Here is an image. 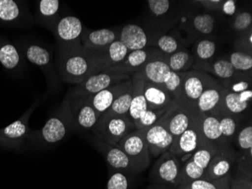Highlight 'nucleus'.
Listing matches in <instances>:
<instances>
[{"label":"nucleus","mask_w":252,"mask_h":189,"mask_svg":"<svg viewBox=\"0 0 252 189\" xmlns=\"http://www.w3.org/2000/svg\"><path fill=\"white\" fill-rule=\"evenodd\" d=\"M136 129L128 115H117L107 112L100 115L94 132L100 140L116 146L125 136Z\"/></svg>","instance_id":"f03ea898"},{"label":"nucleus","mask_w":252,"mask_h":189,"mask_svg":"<svg viewBox=\"0 0 252 189\" xmlns=\"http://www.w3.org/2000/svg\"><path fill=\"white\" fill-rule=\"evenodd\" d=\"M190 114L186 109H183L175 102L158 122L176 139L189 128Z\"/></svg>","instance_id":"4468645a"},{"label":"nucleus","mask_w":252,"mask_h":189,"mask_svg":"<svg viewBox=\"0 0 252 189\" xmlns=\"http://www.w3.org/2000/svg\"><path fill=\"white\" fill-rule=\"evenodd\" d=\"M230 62L236 72L240 73L251 72L252 68V56L246 52H235L230 57Z\"/></svg>","instance_id":"c9c22d12"},{"label":"nucleus","mask_w":252,"mask_h":189,"mask_svg":"<svg viewBox=\"0 0 252 189\" xmlns=\"http://www.w3.org/2000/svg\"><path fill=\"white\" fill-rule=\"evenodd\" d=\"M131 78V75L118 72H102L95 74L76 85L69 92L70 99L93 96L110 86Z\"/></svg>","instance_id":"39448f33"},{"label":"nucleus","mask_w":252,"mask_h":189,"mask_svg":"<svg viewBox=\"0 0 252 189\" xmlns=\"http://www.w3.org/2000/svg\"><path fill=\"white\" fill-rule=\"evenodd\" d=\"M190 117L189 128L179 137L175 139L173 144L170 148L169 151L176 157H185L188 154L192 157V153L199 148L214 147L202 136L194 113H191Z\"/></svg>","instance_id":"423d86ee"},{"label":"nucleus","mask_w":252,"mask_h":189,"mask_svg":"<svg viewBox=\"0 0 252 189\" xmlns=\"http://www.w3.org/2000/svg\"><path fill=\"white\" fill-rule=\"evenodd\" d=\"M232 159L229 152L219 153L214 156L205 172L210 180H219L226 176L232 166Z\"/></svg>","instance_id":"bb28decb"},{"label":"nucleus","mask_w":252,"mask_h":189,"mask_svg":"<svg viewBox=\"0 0 252 189\" xmlns=\"http://www.w3.org/2000/svg\"><path fill=\"white\" fill-rule=\"evenodd\" d=\"M21 15V8L18 2L14 0H0V21L13 22Z\"/></svg>","instance_id":"2f4dec72"},{"label":"nucleus","mask_w":252,"mask_h":189,"mask_svg":"<svg viewBox=\"0 0 252 189\" xmlns=\"http://www.w3.org/2000/svg\"><path fill=\"white\" fill-rule=\"evenodd\" d=\"M59 69L62 80L78 85L92 75L100 73L95 62L89 57L83 46L60 50Z\"/></svg>","instance_id":"f257e3e1"},{"label":"nucleus","mask_w":252,"mask_h":189,"mask_svg":"<svg viewBox=\"0 0 252 189\" xmlns=\"http://www.w3.org/2000/svg\"><path fill=\"white\" fill-rule=\"evenodd\" d=\"M144 95L148 109L159 110L171 107L175 102L171 94L161 85L146 82Z\"/></svg>","instance_id":"aec40b11"},{"label":"nucleus","mask_w":252,"mask_h":189,"mask_svg":"<svg viewBox=\"0 0 252 189\" xmlns=\"http://www.w3.org/2000/svg\"><path fill=\"white\" fill-rule=\"evenodd\" d=\"M157 45L161 52L166 55H171L178 51L180 48L179 43L173 37L169 35H164L158 39Z\"/></svg>","instance_id":"37998d69"},{"label":"nucleus","mask_w":252,"mask_h":189,"mask_svg":"<svg viewBox=\"0 0 252 189\" xmlns=\"http://www.w3.org/2000/svg\"><path fill=\"white\" fill-rule=\"evenodd\" d=\"M72 122L83 129L95 127L100 114L97 113L87 98H76L68 100Z\"/></svg>","instance_id":"9d476101"},{"label":"nucleus","mask_w":252,"mask_h":189,"mask_svg":"<svg viewBox=\"0 0 252 189\" xmlns=\"http://www.w3.org/2000/svg\"><path fill=\"white\" fill-rule=\"evenodd\" d=\"M54 32L59 42L60 50L83 46L81 39L83 27L81 21L76 17L69 15L61 18L57 21Z\"/></svg>","instance_id":"0eeeda50"},{"label":"nucleus","mask_w":252,"mask_h":189,"mask_svg":"<svg viewBox=\"0 0 252 189\" xmlns=\"http://www.w3.org/2000/svg\"><path fill=\"white\" fill-rule=\"evenodd\" d=\"M115 147L121 149L128 156L134 173L145 170L150 165V153L144 129H136L125 136Z\"/></svg>","instance_id":"20e7f679"},{"label":"nucleus","mask_w":252,"mask_h":189,"mask_svg":"<svg viewBox=\"0 0 252 189\" xmlns=\"http://www.w3.org/2000/svg\"><path fill=\"white\" fill-rule=\"evenodd\" d=\"M220 130L223 137L228 140L233 137L237 131V123L234 118L230 116H219Z\"/></svg>","instance_id":"79ce46f5"},{"label":"nucleus","mask_w":252,"mask_h":189,"mask_svg":"<svg viewBox=\"0 0 252 189\" xmlns=\"http://www.w3.org/2000/svg\"><path fill=\"white\" fill-rule=\"evenodd\" d=\"M194 58L187 50H178L168 58L170 69L175 72H186L193 66Z\"/></svg>","instance_id":"c85d7f7f"},{"label":"nucleus","mask_w":252,"mask_h":189,"mask_svg":"<svg viewBox=\"0 0 252 189\" xmlns=\"http://www.w3.org/2000/svg\"><path fill=\"white\" fill-rule=\"evenodd\" d=\"M239 73L232 79L227 80H223L220 82V85L225 89L231 91L235 93H240L245 91L252 89V82L251 79L248 78L247 76L244 75H239Z\"/></svg>","instance_id":"f704fd0d"},{"label":"nucleus","mask_w":252,"mask_h":189,"mask_svg":"<svg viewBox=\"0 0 252 189\" xmlns=\"http://www.w3.org/2000/svg\"><path fill=\"white\" fill-rule=\"evenodd\" d=\"M219 153V151L214 147H202L192 153V159L199 167L206 170L214 156Z\"/></svg>","instance_id":"58836bf2"},{"label":"nucleus","mask_w":252,"mask_h":189,"mask_svg":"<svg viewBox=\"0 0 252 189\" xmlns=\"http://www.w3.org/2000/svg\"><path fill=\"white\" fill-rule=\"evenodd\" d=\"M131 79L134 86V92L128 116L132 120L134 126H136L141 115L148 109V107L144 95L145 80L135 73L131 75Z\"/></svg>","instance_id":"412c9836"},{"label":"nucleus","mask_w":252,"mask_h":189,"mask_svg":"<svg viewBox=\"0 0 252 189\" xmlns=\"http://www.w3.org/2000/svg\"><path fill=\"white\" fill-rule=\"evenodd\" d=\"M252 24V15L250 12L243 11L238 14L233 22V28L238 32H243L251 29Z\"/></svg>","instance_id":"c03bdc74"},{"label":"nucleus","mask_w":252,"mask_h":189,"mask_svg":"<svg viewBox=\"0 0 252 189\" xmlns=\"http://www.w3.org/2000/svg\"><path fill=\"white\" fill-rule=\"evenodd\" d=\"M238 145L243 151H249L252 149V126H246L239 131L237 137Z\"/></svg>","instance_id":"a18cd8bd"},{"label":"nucleus","mask_w":252,"mask_h":189,"mask_svg":"<svg viewBox=\"0 0 252 189\" xmlns=\"http://www.w3.org/2000/svg\"><path fill=\"white\" fill-rule=\"evenodd\" d=\"M202 136L208 143L214 146L220 153L227 152L226 139L223 137L220 130L219 118L212 115L201 113H193Z\"/></svg>","instance_id":"9b49d317"},{"label":"nucleus","mask_w":252,"mask_h":189,"mask_svg":"<svg viewBox=\"0 0 252 189\" xmlns=\"http://www.w3.org/2000/svg\"><path fill=\"white\" fill-rule=\"evenodd\" d=\"M190 189H218L211 182L203 180H194L191 183Z\"/></svg>","instance_id":"09e8293b"},{"label":"nucleus","mask_w":252,"mask_h":189,"mask_svg":"<svg viewBox=\"0 0 252 189\" xmlns=\"http://www.w3.org/2000/svg\"><path fill=\"white\" fill-rule=\"evenodd\" d=\"M84 49L95 62L100 72L123 62L130 52L119 39L100 49Z\"/></svg>","instance_id":"6e6552de"},{"label":"nucleus","mask_w":252,"mask_h":189,"mask_svg":"<svg viewBox=\"0 0 252 189\" xmlns=\"http://www.w3.org/2000/svg\"><path fill=\"white\" fill-rule=\"evenodd\" d=\"M26 58L31 63L39 67L46 66L51 62L49 51L39 45H31L25 51Z\"/></svg>","instance_id":"7c9ffc66"},{"label":"nucleus","mask_w":252,"mask_h":189,"mask_svg":"<svg viewBox=\"0 0 252 189\" xmlns=\"http://www.w3.org/2000/svg\"><path fill=\"white\" fill-rule=\"evenodd\" d=\"M212 78L209 74L199 70L187 72L176 103L190 113H197L198 100Z\"/></svg>","instance_id":"7ed1b4c3"},{"label":"nucleus","mask_w":252,"mask_h":189,"mask_svg":"<svg viewBox=\"0 0 252 189\" xmlns=\"http://www.w3.org/2000/svg\"><path fill=\"white\" fill-rule=\"evenodd\" d=\"M32 109H29L25 114L16 121L11 123L6 127L0 129V145L5 147H15L25 142L31 136V129L28 126V120Z\"/></svg>","instance_id":"ddd939ff"},{"label":"nucleus","mask_w":252,"mask_h":189,"mask_svg":"<svg viewBox=\"0 0 252 189\" xmlns=\"http://www.w3.org/2000/svg\"><path fill=\"white\" fill-rule=\"evenodd\" d=\"M169 108L159 109V110L147 109L140 117L139 121L135 126L136 129H145L151 127V126L157 123L161 119V117L165 114V112L168 110Z\"/></svg>","instance_id":"4c0bfd02"},{"label":"nucleus","mask_w":252,"mask_h":189,"mask_svg":"<svg viewBox=\"0 0 252 189\" xmlns=\"http://www.w3.org/2000/svg\"><path fill=\"white\" fill-rule=\"evenodd\" d=\"M100 142V147L103 150L102 153L112 167L117 170H127L134 173L131 160L121 149L110 146L101 140Z\"/></svg>","instance_id":"393cba45"},{"label":"nucleus","mask_w":252,"mask_h":189,"mask_svg":"<svg viewBox=\"0 0 252 189\" xmlns=\"http://www.w3.org/2000/svg\"><path fill=\"white\" fill-rule=\"evenodd\" d=\"M67 130L68 120L66 117L52 116L41 129L40 136L48 144H55L65 137Z\"/></svg>","instance_id":"5701e85b"},{"label":"nucleus","mask_w":252,"mask_h":189,"mask_svg":"<svg viewBox=\"0 0 252 189\" xmlns=\"http://www.w3.org/2000/svg\"><path fill=\"white\" fill-rule=\"evenodd\" d=\"M147 3L151 12L157 16L164 15L170 8V2L168 0H149Z\"/></svg>","instance_id":"de8ad7c7"},{"label":"nucleus","mask_w":252,"mask_h":189,"mask_svg":"<svg viewBox=\"0 0 252 189\" xmlns=\"http://www.w3.org/2000/svg\"><path fill=\"white\" fill-rule=\"evenodd\" d=\"M215 20L210 14H202L196 15L192 20L193 27L198 32L208 35L211 34L215 28Z\"/></svg>","instance_id":"ea45409f"},{"label":"nucleus","mask_w":252,"mask_h":189,"mask_svg":"<svg viewBox=\"0 0 252 189\" xmlns=\"http://www.w3.org/2000/svg\"><path fill=\"white\" fill-rule=\"evenodd\" d=\"M223 92L224 88L212 76L198 100L196 112L205 115L220 116Z\"/></svg>","instance_id":"1a4fd4ad"},{"label":"nucleus","mask_w":252,"mask_h":189,"mask_svg":"<svg viewBox=\"0 0 252 189\" xmlns=\"http://www.w3.org/2000/svg\"><path fill=\"white\" fill-rule=\"evenodd\" d=\"M134 92V86L131 79V84L113 102L107 112L117 115H128Z\"/></svg>","instance_id":"cd10ccee"},{"label":"nucleus","mask_w":252,"mask_h":189,"mask_svg":"<svg viewBox=\"0 0 252 189\" xmlns=\"http://www.w3.org/2000/svg\"><path fill=\"white\" fill-rule=\"evenodd\" d=\"M171 72L167 57H159L149 61L135 72L146 82L154 84L163 85L165 79Z\"/></svg>","instance_id":"a211bd4d"},{"label":"nucleus","mask_w":252,"mask_h":189,"mask_svg":"<svg viewBox=\"0 0 252 189\" xmlns=\"http://www.w3.org/2000/svg\"><path fill=\"white\" fill-rule=\"evenodd\" d=\"M252 99V89L235 93L224 89L220 116L233 117V116L242 114L249 109Z\"/></svg>","instance_id":"f3484780"},{"label":"nucleus","mask_w":252,"mask_h":189,"mask_svg":"<svg viewBox=\"0 0 252 189\" xmlns=\"http://www.w3.org/2000/svg\"><path fill=\"white\" fill-rule=\"evenodd\" d=\"M244 36L242 37V39L239 40L240 42V45H241L242 49L244 50H252V29H250L249 32H246Z\"/></svg>","instance_id":"8fccbe9b"},{"label":"nucleus","mask_w":252,"mask_h":189,"mask_svg":"<svg viewBox=\"0 0 252 189\" xmlns=\"http://www.w3.org/2000/svg\"><path fill=\"white\" fill-rule=\"evenodd\" d=\"M186 73L187 72H175L171 71L162 85V86L171 94V96L176 102L179 98L183 80Z\"/></svg>","instance_id":"473e14b6"},{"label":"nucleus","mask_w":252,"mask_h":189,"mask_svg":"<svg viewBox=\"0 0 252 189\" xmlns=\"http://www.w3.org/2000/svg\"><path fill=\"white\" fill-rule=\"evenodd\" d=\"M216 51V44L209 39H202L196 42L195 45V55L197 59L196 63L206 62L215 55Z\"/></svg>","instance_id":"72a5a7b5"},{"label":"nucleus","mask_w":252,"mask_h":189,"mask_svg":"<svg viewBox=\"0 0 252 189\" xmlns=\"http://www.w3.org/2000/svg\"><path fill=\"white\" fill-rule=\"evenodd\" d=\"M222 11L226 15L232 16L234 15L236 11V2L233 0H229L223 2L222 4Z\"/></svg>","instance_id":"3c124183"},{"label":"nucleus","mask_w":252,"mask_h":189,"mask_svg":"<svg viewBox=\"0 0 252 189\" xmlns=\"http://www.w3.org/2000/svg\"><path fill=\"white\" fill-rule=\"evenodd\" d=\"M154 172L160 180L165 183H176L181 177V166L178 157L171 151L160 156L154 166Z\"/></svg>","instance_id":"6ab92c4d"},{"label":"nucleus","mask_w":252,"mask_h":189,"mask_svg":"<svg viewBox=\"0 0 252 189\" xmlns=\"http://www.w3.org/2000/svg\"><path fill=\"white\" fill-rule=\"evenodd\" d=\"M159 56L160 53L154 49L131 51L123 62L107 68L104 72L132 75L137 72L144 64L154 58H159Z\"/></svg>","instance_id":"2eb2a0df"},{"label":"nucleus","mask_w":252,"mask_h":189,"mask_svg":"<svg viewBox=\"0 0 252 189\" xmlns=\"http://www.w3.org/2000/svg\"><path fill=\"white\" fill-rule=\"evenodd\" d=\"M205 170L202 167H199L192 159H189L185 167L181 171V176H185L187 180L194 181L200 180L205 173Z\"/></svg>","instance_id":"a19ab883"},{"label":"nucleus","mask_w":252,"mask_h":189,"mask_svg":"<svg viewBox=\"0 0 252 189\" xmlns=\"http://www.w3.org/2000/svg\"><path fill=\"white\" fill-rule=\"evenodd\" d=\"M118 39L131 52L145 49L148 38L141 27L137 25H127L122 28Z\"/></svg>","instance_id":"4be33fe9"},{"label":"nucleus","mask_w":252,"mask_h":189,"mask_svg":"<svg viewBox=\"0 0 252 189\" xmlns=\"http://www.w3.org/2000/svg\"><path fill=\"white\" fill-rule=\"evenodd\" d=\"M21 62L18 49L12 44L5 43L0 45V63L8 70L16 68Z\"/></svg>","instance_id":"c756f323"},{"label":"nucleus","mask_w":252,"mask_h":189,"mask_svg":"<svg viewBox=\"0 0 252 189\" xmlns=\"http://www.w3.org/2000/svg\"><path fill=\"white\" fill-rule=\"evenodd\" d=\"M60 1L59 0H40L38 2V13L44 21L52 20L59 13Z\"/></svg>","instance_id":"e433bc0d"},{"label":"nucleus","mask_w":252,"mask_h":189,"mask_svg":"<svg viewBox=\"0 0 252 189\" xmlns=\"http://www.w3.org/2000/svg\"><path fill=\"white\" fill-rule=\"evenodd\" d=\"M144 131L149 153L155 157L169 151L175 141L174 136L158 121Z\"/></svg>","instance_id":"f8f14e48"},{"label":"nucleus","mask_w":252,"mask_h":189,"mask_svg":"<svg viewBox=\"0 0 252 189\" xmlns=\"http://www.w3.org/2000/svg\"><path fill=\"white\" fill-rule=\"evenodd\" d=\"M131 83V78L128 80L119 82L117 84L113 85L86 98L91 105H93L94 110L101 115L110 109L113 102L129 86Z\"/></svg>","instance_id":"dca6fc26"},{"label":"nucleus","mask_w":252,"mask_h":189,"mask_svg":"<svg viewBox=\"0 0 252 189\" xmlns=\"http://www.w3.org/2000/svg\"><path fill=\"white\" fill-rule=\"evenodd\" d=\"M127 177L122 173H113L107 183V189H128Z\"/></svg>","instance_id":"49530a36"},{"label":"nucleus","mask_w":252,"mask_h":189,"mask_svg":"<svg viewBox=\"0 0 252 189\" xmlns=\"http://www.w3.org/2000/svg\"><path fill=\"white\" fill-rule=\"evenodd\" d=\"M193 68L194 70H199V71L212 74L222 80L232 79L239 73L233 68L230 61L223 60V59L217 61L213 64L207 63V62L196 63L193 65Z\"/></svg>","instance_id":"a878e982"},{"label":"nucleus","mask_w":252,"mask_h":189,"mask_svg":"<svg viewBox=\"0 0 252 189\" xmlns=\"http://www.w3.org/2000/svg\"><path fill=\"white\" fill-rule=\"evenodd\" d=\"M118 39V34L110 29L86 31L82 34V44L84 49H100Z\"/></svg>","instance_id":"b1692460"}]
</instances>
